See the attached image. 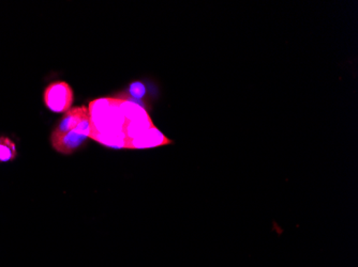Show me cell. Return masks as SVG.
<instances>
[{"label":"cell","instance_id":"obj_6","mask_svg":"<svg viewBox=\"0 0 358 267\" xmlns=\"http://www.w3.org/2000/svg\"><path fill=\"white\" fill-rule=\"evenodd\" d=\"M115 96L132 102V103L138 104L148 112L150 109L148 85L145 82H141V80L132 82L124 91L118 92Z\"/></svg>","mask_w":358,"mask_h":267},{"label":"cell","instance_id":"obj_1","mask_svg":"<svg viewBox=\"0 0 358 267\" xmlns=\"http://www.w3.org/2000/svg\"><path fill=\"white\" fill-rule=\"evenodd\" d=\"M88 112L90 139L114 150H129L136 138L155 126L148 110L115 96L94 100Z\"/></svg>","mask_w":358,"mask_h":267},{"label":"cell","instance_id":"obj_4","mask_svg":"<svg viewBox=\"0 0 358 267\" xmlns=\"http://www.w3.org/2000/svg\"><path fill=\"white\" fill-rule=\"evenodd\" d=\"M172 144V140L169 139L164 132L154 126L148 132H145L144 134L136 138L130 144L129 150H146V148H155Z\"/></svg>","mask_w":358,"mask_h":267},{"label":"cell","instance_id":"obj_2","mask_svg":"<svg viewBox=\"0 0 358 267\" xmlns=\"http://www.w3.org/2000/svg\"><path fill=\"white\" fill-rule=\"evenodd\" d=\"M90 120L80 124L76 130L67 132H54L51 134V144L54 150L64 155H71L85 146L90 139Z\"/></svg>","mask_w":358,"mask_h":267},{"label":"cell","instance_id":"obj_7","mask_svg":"<svg viewBox=\"0 0 358 267\" xmlns=\"http://www.w3.org/2000/svg\"><path fill=\"white\" fill-rule=\"evenodd\" d=\"M17 158V148L11 138L0 136V164L12 162Z\"/></svg>","mask_w":358,"mask_h":267},{"label":"cell","instance_id":"obj_5","mask_svg":"<svg viewBox=\"0 0 358 267\" xmlns=\"http://www.w3.org/2000/svg\"><path fill=\"white\" fill-rule=\"evenodd\" d=\"M88 119H90V112L87 106H76L64 114L53 132H60V134L70 132L78 128L80 124H83Z\"/></svg>","mask_w":358,"mask_h":267},{"label":"cell","instance_id":"obj_3","mask_svg":"<svg viewBox=\"0 0 358 267\" xmlns=\"http://www.w3.org/2000/svg\"><path fill=\"white\" fill-rule=\"evenodd\" d=\"M43 101L48 110L55 114H66L73 105V90L68 82H52L44 90Z\"/></svg>","mask_w":358,"mask_h":267}]
</instances>
